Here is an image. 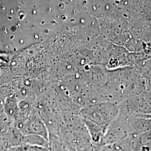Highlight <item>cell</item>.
I'll return each instance as SVG.
<instances>
[{"label":"cell","mask_w":151,"mask_h":151,"mask_svg":"<svg viewBox=\"0 0 151 151\" xmlns=\"http://www.w3.org/2000/svg\"><path fill=\"white\" fill-rule=\"evenodd\" d=\"M27 151H48V148L38 146H27Z\"/></svg>","instance_id":"3"},{"label":"cell","mask_w":151,"mask_h":151,"mask_svg":"<svg viewBox=\"0 0 151 151\" xmlns=\"http://www.w3.org/2000/svg\"><path fill=\"white\" fill-rule=\"evenodd\" d=\"M101 147L102 146H99L92 144L91 146L88 147L86 149L82 151H101Z\"/></svg>","instance_id":"4"},{"label":"cell","mask_w":151,"mask_h":151,"mask_svg":"<svg viewBox=\"0 0 151 151\" xmlns=\"http://www.w3.org/2000/svg\"><path fill=\"white\" fill-rule=\"evenodd\" d=\"M119 113V104L100 102L87 105L80 111L82 119L91 122L106 130Z\"/></svg>","instance_id":"1"},{"label":"cell","mask_w":151,"mask_h":151,"mask_svg":"<svg viewBox=\"0 0 151 151\" xmlns=\"http://www.w3.org/2000/svg\"><path fill=\"white\" fill-rule=\"evenodd\" d=\"M11 151H27V146H19L12 150Z\"/></svg>","instance_id":"5"},{"label":"cell","mask_w":151,"mask_h":151,"mask_svg":"<svg viewBox=\"0 0 151 151\" xmlns=\"http://www.w3.org/2000/svg\"><path fill=\"white\" fill-rule=\"evenodd\" d=\"M130 116L119 111L118 116L110 124L106 129L103 138L102 146L113 145L130 135Z\"/></svg>","instance_id":"2"}]
</instances>
